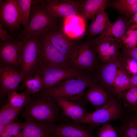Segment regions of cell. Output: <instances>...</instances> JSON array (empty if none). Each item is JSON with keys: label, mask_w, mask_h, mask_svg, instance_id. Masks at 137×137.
I'll use <instances>...</instances> for the list:
<instances>
[{"label": "cell", "mask_w": 137, "mask_h": 137, "mask_svg": "<svg viewBox=\"0 0 137 137\" xmlns=\"http://www.w3.org/2000/svg\"><path fill=\"white\" fill-rule=\"evenodd\" d=\"M61 109L55 99L46 95L31 97L24 108L23 117L37 123L55 124L60 118Z\"/></svg>", "instance_id": "obj_1"}, {"label": "cell", "mask_w": 137, "mask_h": 137, "mask_svg": "<svg viewBox=\"0 0 137 137\" xmlns=\"http://www.w3.org/2000/svg\"><path fill=\"white\" fill-rule=\"evenodd\" d=\"M96 80V79L91 76L80 74L60 83L49 91L47 95L55 98H63L84 106L87 102L82 99L84 92Z\"/></svg>", "instance_id": "obj_2"}, {"label": "cell", "mask_w": 137, "mask_h": 137, "mask_svg": "<svg viewBox=\"0 0 137 137\" xmlns=\"http://www.w3.org/2000/svg\"><path fill=\"white\" fill-rule=\"evenodd\" d=\"M30 21L20 35L23 39L39 37L57 28V18L50 13L39 3L32 1Z\"/></svg>", "instance_id": "obj_3"}, {"label": "cell", "mask_w": 137, "mask_h": 137, "mask_svg": "<svg viewBox=\"0 0 137 137\" xmlns=\"http://www.w3.org/2000/svg\"><path fill=\"white\" fill-rule=\"evenodd\" d=\"M127 113L124 107L117 99L115 98L101 107L92 113L75 123L86 124L95 127L118 119L121 120Z\"/></svg>", "instance_id": "obj_4"}, {"label": "cell", "mask_w": 137, "mask_h": 137, "mask_svg": "<svg viewBox=\"0 0 137 137\" xmlns=\"http://www.w3.org/2000/svg\"><path fill=\"white\" fill-rule=\"evenodd\" d=\"M96 44L94 37L88 38L86 41L76 44L69 57V63L81 71L93 69L97 63Z\"/></svg>", "instance_id": "obj_5"}, {"label": "cell", "mask_w": 137, "mask_h": 137, "mask_svg": "<svg viewBox=\"0 0 137 137\" xmlns=\"http://www.w3.org/2000/svg\"><path fill=\"white\" fill-rule=\"evenodd\" d=\"M21 49L20 73L25 78L37 72V61L40 50V36L22 39Z\"/></svg>", "instance_id": "obj_6"}, {"label": "cell", "mask_w": 137, "mask_h": 137, "mask_svg": "<svg viewBox=\"0 0 137 137\" xmlns=\"http://www.w3.org/2000/svg\"><path fill=\"white\" fill-rule=\"evenodd\" d=\"M37 72L42 77L46 94L62 80L83 73L68 65H38Z\"/></svg>", "instance_id": "obj_7"}, {"label": "cell", "mask_w": 137, "mask_h": 137, "mask_svg": "<svg viewBox=\"0 0 137 137\" xmlns=\"http://www.w3.org/2000/svg\"><path fill=\"white\" fill-rule=\"evenodd\" d=\"M51 15L64 19L80 16V1L48 0L37 1Z\"/></svg>", "instance_id": "obj_8"}, {"label": "cell", "mask_w": 137, "mask_h": 137, "mask_svg": "<svg viewBox=\"0 0 137 137\" xmlns=\"http://www.w3.org/2000/svg\"><path fill=\"white\" fill-rule=\"evenodd\" d=\"M40 50L38 65H68L69 57L61 53L51 43L46 34L40 36Z\"/></svg>", "instance_id": "obj_9"}, {"label": "cell", "mask_w": 137, "mask_h": 137, "mask_svg": "<svg viewBox=\"0 0 137 137\" xmlns=\"http://www.w3.org/2000/svg\"><path fill=\"white\" fill-rule=\"evenodd\" d=\"M20 72L12 67L0 66V96L3 98L10 92L16 91L23 80Z\"/></svg>", "instance_id": "obj_10"}, {"label": "cell", "mask_w": 137, "mask_h": 137, "mask_svg": "<svg viewBox=\"0 0 137 137\" xmlns=\"http://www.w3.org/2000/svg\"><path fill=\"white\" fill-rule=\"evenodd\" d=\"M22 41H9L1 46L0 66H8L20 70V59Z\"/></svg>", "instance_id": "obj_11"}, {"label": "cell", "mask_w": 137, "mask_h": 137, "mask_svg": "<svg viewBox=\"0 0 137 137\" xmlns=\"http://www.w3.org/2000/svg\"><path fill=\"white\" fill-rule=\"evenodd\" d=\"M49 134L60 137H95L91 128L73 123L49 125Z\"/></svg>", "instance_id": "obj_12"}, {"label": "cell", "mask_w": 137, "mask_h": 137, "mask_svg": "<svg viewBox=\"0 0 137 137\" xmlns=\"http://www.w3.org/2000/svg\"><path fill=\"white\" fill-rule=\"evenodd\" d=\"M0 16L1 20L12 28L20 27L22 24L21 16L16 0L0 1Z\"/></svg>", "instance_id": "obj_13"}, {"label": "cell", "mask_w": 137, "mask_h": 137, "mask_svg": "<svg viewBox=\"0 0 137 137\" xmlns=\"http://www.w3.org/2000/svg\"><path fill=\"white\" fill-rule=\"evenodd\" d=\"M85 99L93 107L99 109L115 98L101 84L94 83L88 87L85 94Z\"/></svg>", "instance_id": "obj_14"}, {"label": "cell", "mask_w": 137, "mask_h": 137, "mask_svg": "<svg viewBox=\"0 0 137 137\" xmlns=\"http://www.w3.org/2000/svg\"><path fill=\"white\" fill-rule=\"evenodd\" d=\"M126 17H119L105 32L95 38L97 43L115 41L119 39L131 25Z\"/></svg>", "instance_id": "obj_15"}, {"label": "cell", "mask_w": 137, "mask_h": 137, "mask_svg": "<svg viewBox=\"0 0 137 137\" xmlns=\"http://www.w3.org/2000/svg\"><path fill=\"white\" fill-rule=\"evenodd\" d=\"M52 44L61 53L70 55L76 44H75L63 32L58 28L46 33Z\"/></svg>", "instance_id": "obj_16"}, {"label": "cell", "mask_w": 137, "mask_h": 137, "mask_svg": "<svg viewBox=\"0 0 137 137\" xmlns=\"http://www.w3.org/2000/svg\"><path fill=\"white\" fill-rule=\"evenodd\" d=\"M64 116L71 119L75 123L85 117L88 112L80 104L61 98H55Z\"/></svg>", "instance_id": "obj_17"}, {"label": "cell", "mask_w": 137, "mask_h": 137, "mask_svg": "<svg viewBox=\"0 0 137 137\" xmlns=\"http://www.w3.org/2000/svg\"><path fill=\"white\" fill-rule=\"evenodd\" d=\"M85 21L80 16H73L64 19L63 31L70 39L81 37L85 30Z\"/></svg>", "instance_id": "obj_18"}, {"label": "cell", "mask_w": 137, "mask_h": 137, "mask_svg": "<svg viewBox=\"0 0 137 137\" xmlns=\"http://www.w3.org/2000/svg\"><path fill=\"white\" fill-rule=\"evenodd\" d=\"M96 43L98 57L102 62L108 63L117 60L120 54V48L116 41Z\"/></svg>", "instance_id": "obj_19"}, {"label": "cell", "mask_w": 137, "mask_h": 137, "mask_svg": "<svg viewBox=\"0 0 137 137\" xmlns=\"http://www.w3.org/2000/svg\"><path fill=\"white\" fill-rule=\"evenodd\" d=\"M119 68L117 60L112 62L104 63L100 67L98 72V79L101 84L111 93L117 72Z\"/></svg>", "instance_id": "obj_20"}, {"label": "cell", "mask_w": 137, "mask_h": 137, "mask_svg": "<svg viewBox=\"0 0 137 137\" xmlns=\"http://www.w3.org/2000/svg\"><path fill=\"white\" fill-rule=\"evenodd\" d=\"M108 0L80 1V16L86 21L93 18L98 13L105 11Z\"/></svg>", "instance_id": "obj_21"}, {"label": "cell", "mask_w": 137, "mask_h": 137, "mask_svg": "<svg viewBox=\"0 0 137 137\" xmlns=\"http://www.w3.org/2000/svg\"><path fill=\"white\" fill-rule=\"evenodd\" d=\"M22 82V88L31 97H36L46 95L43 81L41 76L37 72L24 79Z\"/></svg>", "instance_id": "obj_22"}, {"label": "cell", "mask_w": 137, "mask_h": 137, "mask_svg": "<svg viewBox=\"0 0 137 137\" xmlns=\"http://www.w3.org/2000/svg\"><path fill=\"white\" fill-rule=\"evenodd\" d=\"M25 119V127L17 136L20 137H50L49 124L37 123L29 119Z\"/></svg>", "instance_id": "obj_23"}, {"label": "cell", "mask_w": 137, "mask_h": 137, "mask_svg": "<svg viewBox=\"0 0 137 137\" xmlns=\"http://www.w3.org/2000/svg\"><path fill=\"white\" fill-rule=\"evenodd\" d=\"M119 126L114 127L117 137H137V120L133 113H126Z\"/></svg>", "instance_id": "obj_24"}, {"label": "cell", "mask_w": 137, "mask_h": 137, "mask_svg": "<svg viewBox=\"0 0 137 137\" xmlns=\"http://www.w3.org/2000/svg\"><path fill=\"white\" fill-rule=\"evenodd\" d=\"M89 28L88 38H92L100 35L106 31L111 25L107 14L105 11L100 12L93 18Z\"/></svg>", "instance_id": "obj_25"}, {"label": "cell", "mask_w": 137, "mask_h": 137, "mask_svg": "<svg viewBox=\"0 0 137 137\" xmlns=\"http://www.w3.org/2000/svg\"><path fill=\"white\" fill-rule=\"evenodd\" d=\"M107 6L115 9L119 13L125 15L130 20L137 11V0L109 1Z\"/></svg>", "instance_id": "obj_26"}, {"label": "cell", "mask_w": 137, "mask_h": 137, "mask_svg": "<svg viewBox=\"0 0 137 137\" xmlns=\"http://www.w3.org/2000/svg\"><path fill=\"white\" fill-rule=\"evenodd\" d=\"M131 77L125 71L119 68L114 80L112 94L117 96L130 89Z\"/></svg>", "instance_id": "obj_27"}, {"label": "cell", "mask_w": 137, "mask_h": 137, "mask_svg": "<svg viewBox=\"0 0 137 137\" xmlns=\"http://www.w3.org/2000/svg\"><path fill=\"white\" fill-rule=\"evenodd\" d=\"M23 108L13 107L7 102L0 111V135L8 124L13 122Z\"/></svg>", "instance_id": "obj_28"}, {"label": "cell", "mask_w": 137, "mask_h": 137, "mask_svg": "<svg viewBox=\"0 0 137 137\" xmlns=\"http://www.w3.org/2000/svg\"><path fill=\"white\" fill-rule=\"evenodd\" d=\"M117 97L123 100L121 104L127 109V113L137 111V86L130 87Z\"/></svg>", "instance_id": "obj_29"}, {"label": "cell", "mask_w": 137, "mask_h": 137, "mask_svg": "<svg viewBox=\"0 0 137 137\" xmlns=\"http://www.w3.org/2000/svg\"><path fill=\"white\" fill-rule=\"evenodd\" d=\"M120 48L132 49L137 46V24L131 25L124 35L116 41Z\"/></svg>", "instance_id": "obj_30"}, {"label": "cell", "mask_w": 137, "mask_h": 137, "mask_svg": "<svg viewBox=\"0 0 137 137\" xmlns=\"http://www.w3.org/2000/svg\"><path fill=\"white\" fill-rule=\"evenodd\" d=\"M7 95V103L15 107L23 108L29 102L31 97L25 90L20 93L13 91L9 92Z\"/></svg>", "instance_id": "obj_31"}, {"label": "cell", "mask_w": 137, "mask_h": 137, "mask_svg": "<svg viewBox=\"0 0 137 137\" xmlns=\"http://www.w3.org/2000/svg\"><path fill=\"white\" fill-rule=\"evenodd\" d=\"M119 68L130 76L137 74V60L122 52L117 59Z\"/></svg>", "instance_id": "obj_32"}, {"label": "cell", "mask_w": 137, "mask_h": 137, "mask_svg": "<svg viewBox=\"0 0 137 137\" xmlns=\"http://www.w3.org/2000/svg\"><path fill=\"white\" fill-rule=\"evenodd\" d=\"M16 1L21 16L22 24L25 29L28 24L32 1L31 0Z\"/></svg>", "instance_id": "obj_33"}, {"label": "cell", "mask_w": 137, "mask_h": 137, "mask_svg": "<svg viewBox=\"0 0 137 137\" xmlns=\"http://www.w3.org/2000/svg\"><path fill=\"white\" fill-rule=\"evenodd\" d=\"M25 123L13 122L7 125L0 137H12L17 136L24 128Z\"/></svg>", "instance_id": "obj_34"}, {"label": "cell", "mask_w": 137, "mask_h": 137, "mask_svg": "<svg viewBox=\"0 0 137 137\" xmlns=\"http://www.w3.org/2000/svg\"><path fill=\"white\" fill-rule=\"evenodd\" d=\"M97 134V137H117L114 127L108 124L102 125L98 130Z\"/></svg>", "instance_id": "obj_35"}, {"label": "cell", "mask_w": 137, "mask_h": 137, "mask_svg": "<svg viewBox=\"0 0 137 137\" xmlns=\"http://www.w3.org/2000/svg\"><path fill=\"white\" fill-rule=\"evenodd\" d=\"M122 52L130 57L137 60V46L132 49H128L122 47Z\"/></svg>", "instance_id": "obj_36"}, {"label": "cell", "mask_w": 137, "mask_h": 137, "mask_svg": "<svg viewBox=\"0 0 137 137\" xmlns=\"http://www.w3.org/2000/svg\"><path fill=\"white\" fill-rule=\"evenodd\" d=\"M10 37L7 32L4 29L2 28V25L1 23L0 24V38L1 40L3 42L9 38Z\"/></svg>", "instance_id": "obj_37"}, {"label": "cell", "mask_w": 137, "mask_h": 137, "mask_svg": "<svg viewBox=\"0 0 137 137\" xmlns=\"http://www.w3.org/2000/svg\"><path fill=\"white\" fill-rule=\"evenodd\" d=\"M137 86V74L131 77V87Z\"/></svg>", "instance_id": "obj_38"}, {"label": "cell", "mask_w": 137, "mask_h": 137, "mask_svg": "<svg viewBox=\"0 0 137 137\" xmlns=\"http://www.w3.org/2000/svg\"><path fill=\"white\" fill-rule=\"evenodd\" d=\"M129 22L131 24H137V11L130 20Z\"/></svg>", "instance_id": "obj_39"}, {"label": "cell", "mask_w": 137, "mask_h": 137, "mask_svg": "<svg viewBox=\"0 0 137 137\" xmlns=\"http://www.w3.org/2000/svg\"><path fill=\"white\" fill-rule=\"evenodd\" d=\"M133 114L137 120V111L134 112Z\"/></svg>", "instance_id": "obj_40"}, {"label": "cell", "mask_w": 137, "mask_h": 137, "mask_svg": "<svg viewBox=\"0 0 137 137\" xmlns=\"http://www.w3.org/2000/svg\"><path fill=\"white\" fill-rule=\"evenodd\" d=\"M20 137L19 136H13V137Z\"/></svg>", "instance_id": "obj_41"}, {"label": "cell", "mask_w": 137, "mask_h": 137, "mask_svg": "<svg viewBox=\"0 0 137 137\" xmlns=\"http://www.w3.org/2000/svg\"><path fill=\"white\" fill-rule=\"evenodd\" d=\"M55 137H59V136H56Z\"/></svg>", "instance_id": "obj_42"}]
</instances>
